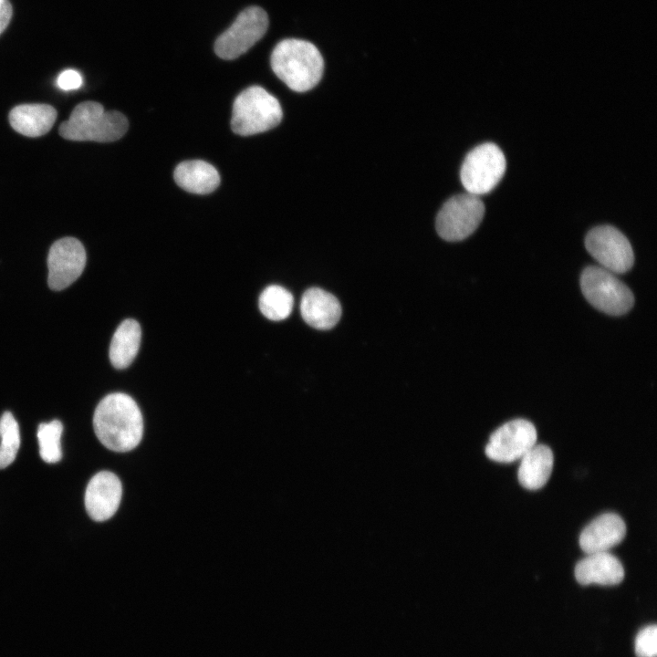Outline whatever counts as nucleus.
I'll return each instance as SVG.
<instances>
[{"mask_svg":"<svg viewBox=\"0 0 657 657\" xmlns=\"http://www.w3.org/2000/svg\"><path fill=\"white\" fill-rule=\"evenodd\" d=\"M93 426L99 442L119 453L134 449L143 435L141 412L136 402L122 392L110 393L99 402Z\"/></svg>","mask_w":657,"mask_h":657,"instance_id":"f257e3e1","label":"nucleus"},{"mask_svg":"<svg viewBox=\"0 0 657 657\" xmlns=\"http://www.w3.org/2000/svg\"><path fill=\"white\" fill-rule=\"evenodd\" d=\"M274 73L292 90L305 92L321 79L324 60L318 47L307 40L287 38L271 54Z\"/></svg>","mask_w":657,"mask_h":657,"instance_id":"f03ea898","label":"nucleus"},{"mask_svg":"<svg viewBox=\"0 0 657 657\" xmlns=\"http://www.w3.org/2000/svg\"><path fill=\"white\" fill-rule=\"evenodd\" d=\"M126 117L119 111H106L96 101L77 105L68 120L59 127V134L75 141L110 142L120 139L128 130Z\"/></svg>","mask_w":657,"mask_h":657,"instance_id":"7ed1b4c3","label":"nucleus"},{"mask_svg":"<svg viewBox=\"0 0 657 657\" xmlns=\"http://www.w3.org/2000/svg\"><path fill=\"white\" fill-rule=\"evenodd\" d=\"M282 117L277 99L260 86H251L234 101L231 128L238 135L250 136L276 127Z\"/></svg>","mask_w":657,"mask_h":657,"instance_id":"20e7f679","label":"nucleus"},{"mask_svg":"<svg viewBox=\"0 0 657 657\" xmlns=\"http://www.w3.org/2000/svg\"><path fill=\"white\" fill-rule=\"evenodd\" d=\"M580 287L594 308L609 315L625 314L634 303L630 288L613 273L600 266H588L583 270Z\"/></svg>","mask_w":657,"mask_h":657,"instance_id":"39448f33","label":"nucleus"},{"mask_svg":"<svg viewBox=\"0 0 657 657\" xmlns=\"http://www.w3.org/2000/svg\"><path fill=\"white\" fill-rule=\"evenodd\" d=\"M506 166L505 155L496 144H480L469 151L464 160L460 171L462 184L471 194H485L500 182Z\"/></svg>","mask_w":657,"mask_h":657,"instance_id":"423d86ee","label":"nucleus"},{"mask_svg":"<svg viewBox=\"0 0 657 657\" xmlns=\"http://www.w3.org/2000/svg\"><path fill=\"white\" fill-rule=\"evenodd\" d=\"M485 205L479 196L469 193L454 195L440 209L435 222L438 235L446 241H461L479 226Z\"/></svg>","mask_w":657,"mask_h":657,"instance_id":"0eeeda50","label":"nucleus"},{"mask_svg":"<svg viewBox=\"0 0 657 657\" xmlns=\"http://www.w3.org/2000/svg\"><path fill=\"white\" fill-rule=\"evenodd\" d=\"M268 27L266 12L259 6L243 10L215 43L214 51L223 59H235L250 49L266 34Z\"/></svg>","mask_w":657,"mask_h":657,"instance_id":"6e6552de","label":"nucleus"},{"mask_svg":"<svg viewBox=\"0 0 657 657\" xmlns=\"http://www.w3.org/2000/svg\"><path fill=\"white\" fill-rule=\"evenodd\" d=\"M585 245L601 267L613 274L625 273L633 265L634 255L629 240L613 226L591 229L586 235Z\"/></svg>","mask_w":657,"mask_h":657,"instance_id":"1a4fd4ad","label":"nucleus"},{"mask_svg":"<svg viewBox=\"0 0 657 657\" xmlns=\"http://www.w3.org/2000/svg\"><path fill=\"white\" fill-rule=\"evenodd\" d=\"M537 430L525 419L507 422L497 428L489 438L485 452L498 463H511L521 459L537 442Z\"/></svg>","mask_w":657,"mask_h":657,"instance_id":"9d476101","label":"nucleus"},{"mask_svg":"<svg viewBox=\"0 0 657 657\" xmlns=\"http://www.w3.org/2000/svg\"><path fill=\"white\" fill-rule=\"evenodd\" d=\"M86 251L79 240L64 237L50 247L47 256V283L53 290H62L75 282L86 266Z\"/></svg>","mask_w":657,"mask_h":657,"instance_id":"9b49d317","label":"nucleus"},{"mask_svg":"<svg viewBox=\"0 0 657 657\" xmlns=\"http://www.w3.org/2000/svg\"><path fill=\"white\" fill-rule=\"evenodd\" d=\"M122 496V485L111 472L101 471L89 482L85 492V507L95 521L110 519L118 510Z\"/></svg>","mask_w":657,"mask_h":657,"instance_id":"f8f14e48","label":"nucleus"},{"mask_svg":"<svg viewBox=\"0 0 657 657\" xmlns=\"http://www.w3.org/2000/svg\"><path fill=\"white\" fill-rule=\"evenodd\" d=\"M624 520L615 513H605L593 519L580 533L579 543L587 554L608 552L626 535Z\"/></svg>","mask_w":657,"mask_h":657,"instance_id":"ddd939ff","label":"nucleus"},{"mask_svg":"<svg viewBox=\"0 0 657 657\" xmlns=\"http://www.w3.org/2000/svg\"><path fill=\"white\" fill-rule=\"evenodd\" d=\"M575 578L581 585L612 586L624 578L621 562L609 552L588 554L575 567Z\"/></svg>","mask_w":657,"mask_h":657,"instance_id":"4468645a","label":"nucleus"},{"mask_svg":"<svg viewBox=\"0 0 657 657\" xmlns=\"http://www.w3.org/2000/svg\"><path fill=\"white\" fill-rule=\"evenodd\" d=\"M300 312L309 326L318 329H329L339 320L341 307L332 294L318 287H312L302 296Z\"/></svg>","mask_w":657,"mask_h":657,"instance_id":"2eb2a0df","label":"nucleus"},{"mask_svg":"<svg viewBox=\"0 0 657 657\" xmlns=\"http://www.w3.org/2000/svg\"><path fill=\"white\" fill-rule=\"evenodd\" d=\"M57 110L48 104H22L9 113V122L18 133L39 137L47 133L57 119Z\"/></svg>","mask_w":657,"mask_h":657,"instance_id":"dca6fc26","label":"nucleus"},{"mask_svg":"<svg viewBox=\"0 0 657 657\" xmlns=\"http://www.w3.org/2000/svg\"><path fill=\"white\" fill-rule=\"evenodd\" d=\"M553 464L551 449L545 444H535L521 457L517 471L518 482L526 489H540L548 481Z\"/></svg>","mask_w":657,"mask_h":657,"instance_id":"f3484780","label":"nucleus"},{"mask_svg":"<svg viewBox=\"0 0 657 657\" xmlns=\"http://www.w3.org/2000/svg\"><path fill=\"white\" fill-rule=\"evenodd\" d=\"M175 182L183 190L197 194L214 192L220 183L217 170L202 160L185 161L174 170Z\"/></svg>","mask_w":657,"mask_h":657,"instance_id":"a211bd4d","label":"nucleus"},{"mask_svg":"<svg viewBox=\"0 0 657 657\" xmlns=\"http://www.w3.org/2000/svg\"><path fill=\"white\" fill-rule=\"evenodd\" d=\"M141 339L140 324L131 318L123 320L115 330L110 345V360L116 369H125L136 358Z\"/></svg>","mask_w":657,"mask_h":657,"instance_id":"6ab92c4d","label":"nucleus"},{"mask_svg":"<svg viewBox=\"0 0 657 657\" xmlns=\"http://www.w3.org/2000/svg\"><path fill=\"white\" fill-rule=\"evenodd\" d=\"M293 304L292 294L278 285L266 287L258 299L261 313L266 318L274 321L286 319L292 311Z\"/></svg>","mask_w":657,"mask_h":657,"instance_id":"aec40b11","label":"nucleus"},{"mask_svg":"<svg viewBox=\"0 0 657 657\" xmlns=\"http://www.w3.org/2000/svg\"><path fill=\"white\" fill-rule=\"evenodd\" d=\"M0 469H3L15 461L21 443L19 425L10 412H5L0 418Z\"/></svg>","mask_w":657,"mask_h":657,"instance_id":"412c9836","label":"nucleus"},{"mask_svg":"<svg viewBox=\"0 0 657 657\" xmlns=\"http://www.w3.org/2000/svg\"><path fill=\"white\" fill-rule=\"evenodd\" d=\"M62 431L63 425L58 420L39 424L36 435L39 444V454L44 462L54 464L61 460L62 451L60 439Z\"/></svg>","mask_w":657,"mask_h":657,"instance_id":"4be33fe9","label":"nucleus"},{"mask_svg":"<svg viewBox=\"0 0 657 657\" xmlns=\"http://www.w3.org/2000/svg\"><path fill=\"white\" fill-rule=\"evenodd\" d=\"M634 649L637 657H656L657 627L655 624L646 626L638 632Z\"/></svg>","mask_w":657,"mask_h":657,"instance_id":"5701e85b","label":"nucleus"},{"mask_svg":"<svg viewBox=\"0 0 657 657\" xmlns=\"http://www.w3.org/2000/svg\"><path fill=\"white\" fill-rule=\"evenodd\" d=\"M82 77L74 69H67L59 74L57 79V86L63 90L78 89L82 85Z\"/></svg>","mask_w":657,"mask_h":657,"instance_id":"b1692460","label":"nucleus"},{"mask_svg":"<svg viewBox=\"0 0 657 657\" xmlns=\"http://www.w3.org/2000/svg\"><path fill=\"white\" fill-rule=\"evenodd\" d=\"M12 5L8 0H0V35L8 26L12 17Z\"/></svg>","mask_w":657,"mask_h":657,"instance_id":"393cba45","label":"nucleus"}]
</instances>
